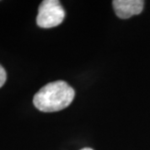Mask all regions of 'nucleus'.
<instances>
[{
	"mask_svg": "<svg viewBox=\"0 0 150 150\" xmlns=\"http://www.w3.org/2000/svg\"><path fill=\"white\" fill-rule=\"evenodd\" d=\"M75 96L74 89L64 81L49 83L33 97V104L45 112H57L69 106Z\"/></svg>",
	"mask_w": 150,
	"mask_h": 150,
	"instance_id": "f257e3e1",
	"label": "nucleus"
},
{
	"mask_svg": "<svg viewBox=\"0 0 150 150\" xmlns=\"http://www.w3.org/2000/svg\"><path fill=\"white\" fill-rule=\"evenodd\" d=\"M81 150H93L92 149H89V148H85V149H83Z\"/></svg>",
	"mask_w": 150,
	"mask_h": 150,
	"instance_id": "39448f33",
	"label": "nucleus"
},
{
	"mask_svg": "<svg viewBox=\"0 0 150 150\" xmlns=\"http://www.w3.org/2000/svg\"><path fill=\"white\" fill-rule=\"evenodd\" d=\"M6 79H7V74L5 69L0 65V88L4 84Z\"/></svg>",
	"mask_w": 150,
	"mask_h": 150,
	"instance_id": "20e7f679",
	"label": "nucleus"
},
{
	"mask_svg": "<svg viewBox=\"0 0 150 150\" xmlns=\"http://www.w3.org/2000/svg\"><path fill=\"white\" fill-rule=\"evenodd\" d=\"M144 2L142 0H114L112 6L117 16L122 19L138 15L144 9Z\"/></svg>",
	"mask_w": 150,
	"mask_h": 150,
	"instance_id": "7ed1b4c3",
	"label": "nucleus"
},
{
	"mask_svg": "<svg viewBox=\"0 0 150 150\" xmlns=\"http://www.w3.org/2000/svg\"><path fill=\"white\" fill-rule=\"evenodd\" d=\"M64 9L58 0H44L38 7L37 24L43 28L56 27L64 21Z\"/></svg>",
	"mask_w": 150,
	"mask_h": 150,
	"instance_id": "f03ea898",
	"label": "nucleus"
}]
</instances>
